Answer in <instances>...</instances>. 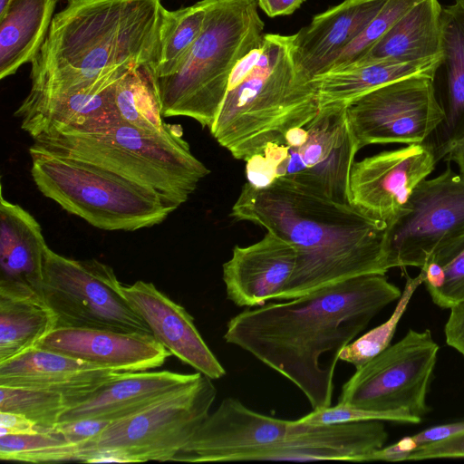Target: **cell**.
Here are the masks:
<instances>
[{
  "label": "cell",
  "mask_w": 464,
  "mask_h": 464,
  "mask_svg": "<svg viewBox=\"0 0 464 464\" xmlns=\"http://www.w3.org/2000/svg\"><path fill=\"white\" fill-rule=\"evenodd\" d=\"M121 290L154 337L171 355L212 380L226 375L225 368L207 345L193 317L183 306L172 301L152 283L139 280L132 285L121 284Z\"/></svg>",
  "instance_id": "obj_19"
},
{
  "label": "cell",
  "mask_w": 464,
  "mask_h": 464,
  "mask_svg": "<svg viewBox=\"0 0 464 464\" xmlns=\"http://www.w3.org/2000/svg\"><path fill=\"white\" fill-rule=\"evenodd\" d=\"M216 397L212 379L201 373L149 408L111 422L88 462L172 461L208 416Z\"/></svg>",
  "instance_id": "obj_9"
},
{
  "label": "cell",
  "mask_w": 464,
  "mask_h": 464,
  "mask_svg": "<svg viewBox=\"0 0 464 464\" xmlns=\"http://www.w3.org/2000/svg\"><path fill=\"white\" fill-rule=\"evenodd\" d=\"M44 196L92 226L133 231L161 223L179 206L154 189L79 158L29 148Z\"/></svg>",
  "instance_id": "obj_7"
},
{
  "label": "cell",
  "mask_w": 464,
  "mask_h": 464,
  "mask_svg": "<svg viewBox=\"0 0 464 464\" xmlns=\"http://www.w3.org/2000/svg\"><path fill=\"white\" fill-rule=\"evenodd\" d=\"M428 262L438 264L444 275L442 285L429 293L433 303L450 309L464 300V236L438 250Z\"/></svg>",
  "instance_id": "obj_36"
},
{
  "label": "cell",
  "mask_w": 464,
  "mask_h": 464,
  "mask_svg": "<svg viewBox=\"0 0 464 464\" xmlns=\"http://www.w3.org/2000/svg\"><path fill=\"white\" fill-rule=\"evenodd\" d=\"M296 264L295 246L266 231L259 241L236 246L223 265L227 298L238 307H257L277 300L287 286Z\"/></svg>",
  "instance_id": "obj_18"
},
{
  "label": "cell",
  "mask_w": 464,
  "mask_h": 464,
  "mask_svg": "<svg viewBox=\"0 0 464 464\" xmlns=\"http://www.w3.org/2000/svg\"><path fill=\"white\" fill-rule=\"evenodd\" d=\"M298 427L295 420L265 415L238 399L225 398L173 458L181 462L252 461L283 441Z\"/></svg>",
  "instance_id": "obj_14"
},
{
  "label": "cell",
  "mask_w": 464,
  "mask_h": 464,
  "mask_svg": "<svg viewBox=\"0 0 464 464\" xmlns=\"http://www.w3.org/2000/svg\"><path fill=\"white\" fill-rule=\"evenodd\" d=\"M121 284L113 269L96 259L75 260L46 250L41 294L56 327L152 334Z\"/></svg>",
  "instance_id": "obj_10"
},
{
  "label": "cell",
  "mask_w": 464,
  "mask_h": 464,
  "mask_svg": "<svg viewBox=\"0 0 464 464\" xmlns=\"http://www.w3.org/2000/svg\"><path fill=\"white\" fill-rule=\"evenodd\" d=\"M347 107L320 108L246 160V182L265 188L276 180L304 186L331 199L350 202V176L360 150Z\"/></svg>",
  "instance_id": "obj_8"
},
{
  "label": "cell",
  "mask_w": 464,
  "mask_h": 464,
  "mask_svg": "<svg viewBox=\"0 0 464 464\" xmlns=\"http://www.w3.org/2000/svg\"><path fill=\"white\" fill-rule=\"evenodd\" d=\"M387 0H343L314 15L293 34L295 60L311 80L325 72L365 29Z\"/></svg>",
  "instance_id": "obj_23"
},
{
  "label": "cell",
  "mask_w": 464,
  "mask_h": 464,
  "mask_svg": "<svg viewBox=\"0 0 464 464\" xmlns=\"http://www.w3.org/2000/svg\"><path fill=\"white\" fill-rule=\"evenodd\" d=\"M423 280L421 272L413 278L408 277L397 305L389 319L348 343L341 351L339 360L353 364L357 370L391 345L397 325L414 292L423 284Z\"/></svg>",
  "instance_id": "obj_34"
},
{
  "label": "cell",
  "mask_w": 464,
  "mask_h": 464,
  "mask_svg": "<svg viewBox=\"0 0 464 464\" xmlns=\"http://www.w3.org/2000/svg\"><path fill=\"white\" fill-rule=\"evenodd\" d=\"M444 327L446 343L464 356V300L453 305Z\"/></svg>",
  "instance_id": "obj_40"
},
{
  "label": "cell",
  "mask_w": 464,
  "mask_h": 464,
  "mask_svg": "<svg viewBox=\"0 0 464 464\" xmlns=\"http://www.w3.org/2000/svg\"><path fill=\"white\" fill-rule=\"evenodd\" d=\"M238 221L258 225L291 243L296 264L277 300H288L364 275H385L388 226L351 203L299 184L246 182L231 209Z\"/></svg>",
  "instance_id": "obj_2"
},
{
  "label": "cell",
  "mask_w": 464,
  "mask_h": 464,
  "mask_svg": "<svg viewBox=\"0 0 464 464\" xmlns=\"http://www.w3.org/2000/svg\"><path fill=\"white\" fill-rule=\"evenodd\" d=\"M207 0L174 11L165 10L156 78L174 72L201 34L207 13Z\"/></svg>",
  "instance_id": "obj_31"
},
{
  "label": "cell",
  "mask_w": 464,
  "mask_h": 464,
  "mask_svg": "<svg viewBox=\"0 0 464 464\" xmlns=\"http://www.w3.org/2000/svg\"><path fill=\"white\" fill-rule=\"evenodd\" d=\"M55 327L40 292L0 284V362L37 346Z\"/></svg>",
  "instance_id": "obj_28"
},
{
  "label": "cell",
  "mask_w": 464,
  "mask_h": 464,
  "mask_svg": "<svg viewBox=\"0 0 464 464\" xmlns=\"http://www.w3.org/2000/svg\"><path fill=\"white\" fill-rule=\"evenodd\" d=\"M37 346L121 372L160 367L171 355L153 334L95 328L55 327Z\"/></svg>",
  "instance_id": "obj_20"
},
{
  "label": "cell",
  "mask_w": 464,
  "mask_h": 464,
  "mask_svg": "<svg viewBox=\"0 0 464 464\" xmlns=\"http://www.w3.org/2000/svg\"><path fill=\"white\" fill-rule=\"evenodd\" d=\"M440 60L441 57L417 62L352 63L319 74L312 82L317 92L320 108L347 107L361 96L386 84L412 76L433 78Z\"/></svg>",
  "instance_id": "obj_26"
},
{
  "label": "cell",
  "mask_w": 464,
  "mask_h": 464,
  "mask_svg": "<svg viewBox=\"0 0 464 464\" xmlns=\"http://www.w3.org/2000/svg\"><path fill=\"white\" fill-rule=\"evenodd\" d=\"M44 429L23 415L0 411V435L36 433Z\"/></svg>",
  "instance_id": "obj_43"
},
{
  "label": "cell",
  "mask_w": 464,
  "mask_h": 464,
  "mask_svg": "<svg viewBox=\"0 0 464 464\" xmlns=\"http://www.w3.org/2000/svg\"><path fill=\"white\" fill-rule=\"evenodd\" d=\"M439 345L429 329H410L342 386L339 405L366 411H407L422 419Z\"/></svg>",
  "instance_id": "obj_11"
},
{
  "label": "cell",
  "mask_w": 464,
  "mask_h": 464,
  "mask_svg": "<svg viewBox=\"0 0 464 464\" xmlns=\"http://www.w3.org/2000/svg\"><path fill=\"white\" fill-rule=\"evenodd\" d=\"M461 431H464V420L428 428L412 435V439L419 448L441 441Z\"/></svg>",
  "instance_id": "obj_41"
},
{
  "label": "cell",
  "mask_w": 464,
  "mask_h": 464,
  "mask_svg": "<svg viewBox=\"0 0 464 464\" xmlns=\"http://www.w3.org/2000/svg\"><path fill=\"white\" fill-rule=\"evenodd\" d=\"M161 0H77L55 14L31 63L34 99L88 86L122 66L158 63Z\"/></svg>",
  "instance_id": "obj_3"
},
{
  "label": "cell",
  "mask_w": 464,
  "mask_h": 464,
  "mask_svg": "<svg viewBox=\"0 0 464 464\" xmlns=\"http://www.w3.org/2000/svg\"><path fill=\"white\" fill-rule=\"evenodd\" d=\"M138 66H122L97 82L64 93L24 98L14 111L32 138L62 130L93 131L121 121L115 102L118 82Z\"/></svg>",
  "instance_id": "obj_16"
},
{
  "label": "cell",
  "mask_w": 464,
  "mask_h": 464,
  "mask_svg": "<svg viewBox=\"0 0 464 464\" xmlns=\"http://www.w3.org/2000/svg\"><path fill=\"white\" fill-rule=\"evenodd\" d=\"M298 422L290 436L256 454L252 461H370L388 439L382 420H354L328 424Z\"/></svg>",
  "instance_id": "obj_17"
},
{
  "label": "cell",
  "mask_w": 464,
  "mask_h": 464,
  "mask_svg": "<svg viewBox=\"0 0 464 464\" xmlns=\"http://www.w3.org/2000/svg\"><path fill=\"white\" fill-rule=\"evenodd\" d=\"M441 10L439 0H420L353 63L417 62L441 57Z\"/></svg>",
  "instance_id": "obj_27"
},
{
  "label": "cell",
  "mask_w": 464,
  "mask_h": 464,
  "mask_svg": "<svg viewBox=\"0 0 464 464\" xmlns=\"http://www.w3.org/2000/svg\"><path fill=\"white\" fill-rule=\"evenodd\" d=\"M401 292L385 275L356 276L284 303L236 314L224 339L277 372L306 397L313 411L332 406L334 376L321 361L337 364L343 348Z\"/></svg>",
  "instance_id": "obj_1"
},
{
  "label": "cell",
  "mask_w": 464,
  "mask_h": 464,
  "mask_svg": "<svg viewBox=\"0 0 464 464\" xmlns=\"http://www.w3.org/2000/svg\"><path fill=\"white\" fill-rule=\"evenodd\" d=\"M82 396L60 389L0 385V411L17 413L43 428L55 426Z\"/></svg>",
  "instance_id": "obj_32"
},
{
  "label": "cell",
  "mask_w": 464,
  "mask_h": 464,
  "mask_svg": "<svg viewBox=\"0 0 464 464\" xmlns=\"http://www.w3.org/2000/svg\"><path fill=\"white\" fill-rule=\"evenodd\" d=\"M58 0H12L0 16V79L32 63L49 32Z\"/></svg>",
  "instance_id": "obj_29"
},
{
  "label": "cell",
  "mask_w": 464,
  "mask_h": 464,
  "mask_svg": "<svg viewBox=\"0 0 464 464\" xmlns=\"http://www.w3.org/2000/svg\"><path fill=\"white\" fill-rule=\"evenodd\" d=\"M370 420L418 424L421 422L422 419L402 411L379 412L337 404L334 407L330 406L328 408L313 411L297 420L308 424H328Z\"/></svg>",
  "instance_id": "obj_37"
},
{
  "label": "cell",
  "mask_w": 464,
  "mask_h": 464,
  "mask_svg": "<svg viewBox=\"0 0 464 464\" xmlns=\"http://www.w3.org/2000/svg\"><path fill=\"white\" fill-rule=\"evenodd\" d=\"M203 30L179 66L155 77L163 117L185 116L210 129L236 64L263 42L256 0H207Z\"/></svg>",
  "instance_id": "obj_5"
},
{
  "label": "cell",
  "mask_w": 464,
  "mask_h": 464,
  "mask_svg": "<svg viewBox=\"0 0 464 464\" xmlns=\"http://www.w3.org/2000/svg\"><path fill=\"white\" fill-rule=\"evenodd\" d=\"M115 102L121 121L149 132L163 129L152 66H138L125 74L116 86Z\"/></svg>",
  "instance_id": "obj_30"
},
{
  "label": "cell",
  "mask_w": 464,
  "mask_h": 464,
  "mask_svg": "<svg viewBox=\"0 0 464 464\" xmlns=\"http://www.w3.org/2000/svg\"><path fill=\"white\" fill-rule=\"evenodd\" d=\"M437 162L426 142L355 161L350 176V202L390 226L401 214L415 188L433 172Z\"/></svg>",
  "instance_id": "obj_15"
},
{
  "label": "cell",
  "mask_w": 464,
  "mask_h": 464,
  "mask_svg": "<svg viewBox=\"0 0 464 464\" xmlns=\"http://www.w3.org/2000/svg\"><path fill=\"white\" fill-rule=\"evenodd\" d=\"M33 140L38 149L88 160L147 186L179 207L210 172L178 124L149 132L121 121L93 131L53 130Z\"/></svg>",
  "instance_id": "obj_6"
},
{
  "label": "cell",
  "mask_w": 464,
  "mask_h": 464,
  "mask_svg": "<svg viewBox=\"0 0 464 464\" xmlns=\"http://www.w3.org/2000/svg\"><path fill=\"white\" fill-rule=\"evenodd\" d=\"M269 17L285 16L295 12L306 0H256Z\"/></svg>",
  "instance_id": "obj_44"
},
{
  "label": "cell",
  "mask_w": 464,
  "mask_h": 464,
  "mask_svg": "<svg viewBox=\"0 0 464 464\" xmlns=\"http://www.w3.org/2000/svg\"><path fill=\"white\" fill-rule=\"evenodd\" d=\"M0 459L30 463L82 461V452L53 428H44L36 433L0 435Z\"/></svg>",
  "instance_id": "obj_33"
},
{
  "label": "cell",
  "mask_w": 464,
  "mask_h": 464,
  "mask_svg": "<svg viewBox=\"0 0 464 464\" xmlns=\"http://www.w3.org/2000/svg\"><path fill=\"white\" fill-rule=\"evenodd\" d=\"M110 423L101 420L81 419L59 421L53 429L67 441L78 446L82 452V462H88L101 432Z\"/></svg>",
  "instance_id": "obj_38"
},
{
  "label": "cell",
  "mask_w": 464,
  "mask_h": 464,
  "mask_svg": "<svg viewBox=\"0 0 464 464\" xmlns=\"http://www.w3.org/2000/svg\"><path fill=\"white\" fill-rule=\"evenodd\" d=\"M58 1H59V0H58ZM64 1H66V2H67V4H71V3H73V2H75V1H77V0H64Z\"/></svg>",
  "instance_id": "obj_47"
},
{
  "label": "cell",
  "mask_w": 464,
  "mask_h": 464,
  "mask_svg": "<svg viewBox=\"0 0 464 464\" xmlns=\"http://www.w3.org/2000/svg\"><path fill=\"white\" fill-rule=\"evenodd\" d=\"M360 150L372 144L425 142L444 120L430 76H412L375 89L347 106Z\"/></svg>",
  "instance_id": "obj_13"
},
{
  "label": "cell",
  "mask_w": 464,
  "mask_h": 464,
  "mask_svg": "<svg viewBox=\"0 0 464 464\" xmlns=\"http://www.w3.org/2000/svg\"><path fill=\"white\" fill-rule=\"evenodd\" d=\"M417 449L412 436H407L398 442L376 450L370 461H406L408 457Z\"/></svg>",
  "instance_id": "obj_42"
},
{
  "label": "cell",
  "mask_w": 464,
  "mask_h": 464,
  "mask_svg": "<svg viewBox=\"0 0 464 464\" xmlns=\"http://www.w3.org/2000/svg\"><path fill=\"white\" fill-rule=\"evenodd\" d=\"M319 110L316 89L297 65L293 34H265L261 45L234 67L209 131L235 159L246 161Z\"/></svg>",
  "instance_id": "obj_4"
},
{
  "label": "cell",
  "mask_w": 464,
  "mask_h": 464,
  "mask_svg": "<svg viewBox=\"0 0 464 464\" xmlns=\"http://www.w3.org/2000/svg\"><path fill=\"white\" fill-rule=\"evenodd\" d=\"M441 60L432 78L444 120L425 141L437 161L464 135V0L442 7Z\"/></svg>",
  "instance_id": "obj_22"
},
{
  "label": "cell",
  "mask_w": 464,
  "mask_h": 464,
  "mask_svg": "<svg viewBox=\"0 0 464 464\" xmlns=\"http://www.w3.org/2000/svg\"><path fill=\"white\" fill-rule=\"evenodd\" d=\"M464 459V431L441 441L417 448L408 460Z\"/></svg>",
  "instance_id": "obj_39"
},
{
  "label": "cell",
  "mask_w": 464,
  "mask_h": 464,
  "mask_svg": "<svg viewBox=\"0 0 464 464\" xmlns=\"http://www.w3.org/2000/svg\"><path fill=\"white\" fill-rule=\"evenodd\" d=\"M48 246L36 219L0 197V284L41 293Z\"/></svg>",
  "instance_id": "obj_25"
},
{
  "label": "cell",
  "mask_w": 464,
  "mask_h": 464,
  "mask_svg": "<svg viewBox=\"0 0 464 464\" xmlns=\"http://www.w3.org/2000/svg\"><path fill=\"white\" fill-rule=\"evenodd\" d=\"M119 372L35 346L0 362V385L60 389L82 399Z\"/></svg>",
  "instance_id": "obj_24"
},
{
  "label": "cell",
  "mask_w": 464,
  "mask_h": 464,
  "mask_svg": "<svg viewBox=\"0 0 464 464\" xmlns=\"http://www.w3.org/2000/svg\"><path fill=\"white\" fill-rule=\"evenodd\" d=\"M419 1L387 0L378 14L340 53L327 71L346 66L361 59L387 33L394 23Z\"/></svg>",
  "instance_id": "obj_35"
},
{
  "label": "cell",
  "mask_w": 464,
  "mask_h": 464,
  "mask_svg": "<svg viewBox=\"0 0 464 464\" xmlns=\"http://www.w3.org/2000/svg\"><path fill=\"white\" fill-rule=\"evenodd\" d=\"M11 2L12 0H0V16L5 13Z\"/></svg>",
  "instance_id": "obj_46"
},
{
  "label": "cell",
  "mask_w": 464,
  "mask_h": 464,
  "mask_svg": "<svg viewBox=\"0 0 464 464\" xmlns=\"http://www.w3.org/2000/svg\"><path fill=\"white\" fill-rule=\"evenodd\" d=\"M201 372H119L69 407L59 421L94 419L109 422L134 415L195 382Z\"/></svg>",
  "instance_id": "obj_21"
},
{
  "label": "cell",
  "mask_w": 464,
  "mask_h": 464,
  "mask_svg": "<svg viewBox=\"0 0 464 464\" xmlns=\"http://www.w3.org/2000/svg\"><path fill=\"white\" fill-rule=\"evenodd\" d=\"M464 236V177L448 163L413 190L401 214L388 226L385 254L390 270L421 268L440 248Z\"/></svg>",
  "instance_id": "obj_12"
},
{
  "label": "cell",
  "mask_w": 464,
  "mask_h": 464,
  "mask_svg": "<svg viewBox=\"0 0 464 464\" xmlns=\"http://www.w3.org/2000/svg\"><path fill=\"white\" fill-rule=\"evenodd\" d=\"M443 160L454 162L459 168V172L464 177V135L455 142Z\"/></svg>",
  "instance_id": "obj_45"
}]
</instances>
